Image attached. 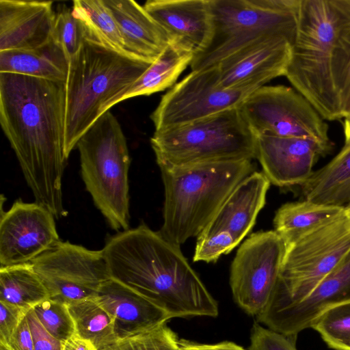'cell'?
Wrapping results in <instances>:
<instances>
[{"mask_svg": "<svg viewBox=\"0 0 350 350\" xmlns=\"http://www.w3.org/2000/svg\"><path fill=\"white\" fill-rule=\"evenodd\" d=\"M65 84L0 72V124L35 202L59 219L63 206Z\"/></svg>", "mask_w": 350, "mask_h": 350, "instance_id": "cell-1", "label": "cell"}, {"mask_svg": "<svg viewBox=\"0 0 350 350\" xmlns=\"http://www.w3.org/2000/svg\"><path fill=\"white\" fill-rule=\"evenodd\" d=\"M111 278L165 311L171 319L217 317L218 304L180 246L145 224L109 237L103 249Z\"/></svg>", "mask_w": 350, "mask_h": 350, "instance_id": "cell-2", "label": "cell"}, {"mask_svg": "<svg viewBox=\"0 0 350 350\" xmlns=\"http://www.w3.org/2000/svg\"><path fill=\"white\" fill-rule=\"evenodd\" d=\"M350 68V0H300L285 77L320 116L342 118Z\"/></svg>", "mask_w": 350, "mask_h": 350, "instance_id": "cell-3", "label": "cell"}, {"mask_svg": "<svg viewBox=\"0 0 350 350\" xmlns=\"http://www.w3.org/2000/svg\"><path fill=\"white\" fill-rule=\"evenodd\" d=\"M152 62L85 40L69 60L65 84V154Z\"/></svg>", "mask_w": 350, "mask_h": 350, "instance_id": "cell-4", "label": "cell"}, {"mask_svg": "<svg viewBox=\"0 0 350 350\" xmlns=\"http://www.w3.org/2000/svg\"><path fill=\"white\" fill-rule=\"evenodd\" d=\"M164 185L159 232L180 246L198 237L234 188L254 172L252 160L160 169Z\"/></svg>", "mask_w": 350, "mask_h": 350, "instance_id": "cell-5", "label": "cell"}, {"mask_svg": "<svg viewBox=\"0 0 350 350\" xmlns=\"http://www.w3.org/2000/svg\"><path fill=\"white\" fill-rule=\"evenodd\" d=\"M81 172L87 191L110 227L129 226V170L126 137L117 118L105 112L80 138Z\"/></svg>", "mask_w": 350, "mask_h": 350, "instance_id": "cell-6", "label": "cell"}, {"mask_svg": "<svg viewBox=\"0 0 350 350\" xmlns=\"http://www.w3.org/2000/svg\"><path fill=\"white\" fill-rule=\"evenodd\" d=\"M257 137L232 109L183 126L154 131L152 148L160 169L256 157Z\"/></svg>", "mask_w": 350, "mask_h": 350, "instance_id": "cell-7", "label": "cell"}, {"mask_svg": "<svg viewBox=\"0 0 350 350\" xmlns=\"http://www.w3.org/2000/svg\"><path fill=\"white\" fill-rule=\"evenodd\" d=\"M300 0H212L213 33L203 52L194 55L191 71L217 66L222 60L262 38L281 36L292 44Z\"/></svg>", "mask_w": 350, "mask_h": 350, "instance_id": "cell-8", "label": "cell"}, {"mask_svg": "<svg viewBox=\"0 0 350 350\" xmlns=\"http://www.w3.org/2000/svg\"><path fill=\"white\" fill-rule=\"evenodd\" d=\"M350 250V228L344 213L286 247L280 275L256 321L306 298Z\"/></svg>", "mask_w": 350, "mask_h": 350, "instance_id": "cell-9", "label": "cell"}, {"mask_svg": "<svg viewBox=\"0 0 350 350\" xmlns=\"http://www.w3.org/2000/svg\"><path fill=\"white\" fill-rule=\"evenodd\" d=\"M239 109L256 137L305 138L317 142L327 154L332 150L327 124L304 96L290 87L259 88Z\"/></svg>", "mask_w": 350, "mask_h": 350, "instance_id": "cell-10", "label": "cell"}, {"mask_svg": "<svg viewBox=\"0 0 350 350\" xmlns=\"http://www.w3.org/2000/svg\"><path fill=\"white\" fill-rule=\"evenodd\" d=\"M255 90L221 88L217 66L191 71L162 96L150 118L156 131L183 126L239 108Z\"/></svg>", "mask_w": 350, "mask_h": 350, "instance_id": "cell-11", "label": "cell"}, {"mask_svg": "<svg viewBox=\"0 0 350 350\" xmlns=\"http://www.w3.org/2000/svg\"><path fill=\"white\" fill-rule=\"evenodd\" d=\"M270 185L263 172H254L234 188L197 237L194 262H216L241 242L265 206Z\"/></svg>", "mask_w": 350, "mask_h": 350, "instance_id": "cell-12", "label": "cell"}, {"mask_svg": "<svg viewBox=\"0 0 350 350\" xmlns=\"http://www.w3.org/2000/svg\"><path fill=\"white\" fill-rule=\"evenodd\" d=\"M46 286L49 299L68 304L94 298L111 278L101 250L60 241L31 261Z\"/></svg>", "mask_w": 350, "mask_h": 350, "instance_id": "cell-13", "label": "cell"}, {"mask_svg": "<svg viewBox=\"0 0 350 350\" xmlns=\"http://www.w3.org/2000/svg\"><path fill=\"white\" fill-rule=\"evenodd\" d=\"M286 251L275 230L252 234L238 249L230 267L233 299L247 314L258 316L278 282Z\"/></svg>", "mask_w": 350, "mask_h": 350, "instance_id": "cell-14", "label": "cell"}, {"mask_svg": "<svg viewBox=\"0 0 350 350\" xmlns=\"http://www.w3.org/2000/svg\"><path fill=\"white\" fill-rule=\"evenodd\" d=\"M55 219L36 202L17 200L8 211H1V267L31 262L59 243Z\"/></svg>", "mask_w": 350, "mask_h": 350, "instance_id": "cell-15", "label": "cell"}, {"mask_svg": "<svg viewBox=\"0 0 350 350\" xmlns=\"http://www.w3.org/2000/svg\"><path fill=\"white\" fill-rule=\"evenodd\" d=\"M291 46L292 42L281 36L266 37L246 46L216 66L219 85L224 89L257 90L284 76Z\"/></svg>", "mask_w": 350, "mask_h": 350, "instance_id": "cell-16", "label": "cell"}, {"mask_svg": "<svg viewBox=\"0 0 350 350\" xmlns=\"http://www.w3.org/2000/svg\"><path fill=\"white\" fill-rule=\"evenodd\" d=\"M327 154L315 142L299 137L257 136L256 157L271 184L302 185L320 156Z\"/></svg>", "mask_w": 350, "mask_h": 350, "instance_id": "cell-17", "label": "cell"}, {"mask_svg": "<svg viewBox=\"0 0 350 350\" xmlns=\"http://www.w3.org/2000/svg\"><path fill=\"white\" fill-rule=\"evenodd\" d=\"M349 301L350 250L306 298L258 323L278 333L297 336L310 328L313 320L323 311Z\"/></svg>", "mask_w": 350, "mask_h": 350, "instance_id": "cell-18", "label": "cell"}, {"mask_svg": "<svg viewBox=\"0 0 350 350\" xmlns=\"http://www.w3.org/2000/svg\"><path fill=\"white\" fill-rule=\"evenodd\" d=\"M143 6L171 40L194 55L209 46L213 33L212 0H148Z\"/></svg>", "mask_w": 350, "mask_h": 350, "instance_id": "cell-19", "label": "cell"}, {"mask_svg": "<svg viewBox=\"0 0 350 350\" xmlns=\"http://www.w3.org/2000/svg\"><path fill=\"white\" fill-rule=\"evenodd\" d=\"M51 1L0 0V51L40 48L52 40Z\"/></svg>", "mask_w": 350, "mask_h": 350, "instance_id": "cell-20", "label": "cell"}, {"mask_svg": "<svg viewBox=\"0 0 350 350\" xmlns=\"http://www.w3.org/2000/svg\"><path fill=\"white\" fill-rule=\"evenodd\" d=\"M95 299L113 317L118 339L151 329L171 319L150 299L111 278L100 286Z\"/></svg>", "mask_w": 350, "mask_h": 350, "instance_id": "cell-21", "label": "cell"}, {"mask_svg": "<svg viewBox=\"0 0 350 350\" xmlns=\"http://www.w3.org/2000/svg\"><path fill=\"white\" fill-rule=\"evenodd\" d=\"M112 14L129 55L153 62L171 41L167 32L133 0H103Z\"/></svg>", "mask_w": 350, "mask_h": 350, "instance_id": "cell-22", "label": "cell"}, {"mask_svg": "<svg viewBox=\"0 0 350 350\" xmlns=\"http://www.w3.org/2000/svg\"><path fill=\"white\" fill-rule=\"evenodd\" d=\"M304 198L314 203L350 206V140L325 166L300 186Z\"/></svg>", "mask_w": 350, "mask_h": 350, "instance_id": "cell-23", "label": "cell"}, {"mask_svg": "<svg viewBox=\"0 0 350 350\" xmlns=\"http://www.w3.org/2000/svg\"><path fill=\"white\" fill-rule=\"evenodd\" d=\"M68 64L63 49L53 40L35 49L0 51V72L65 83Z\"/></svg>", "mask_w": 350, "mask_h": 350, "instance_id": "cell-24", "label": "cell"}, {"mask_svg": "<svg viewBox=\"0 0 350 350\" xmlns=\"http://www.w3.org/2000/svg\"><path fill=\"white\" fill-rule=\"evenodd\" d=\"M345 211L342 206L314 203L308 200L288 202L281 206L273 219L274 230L285 246L336 219Z\"/></svg>", "mask_w": 350, "mask_h": 350, "instance_id": "cell-25", "label": "cell"}, {"mask_svg": "<svg viewBox=\"0 0 350 350\" xmlns=\"http://www.w3.org/2000/svg\"><path fill=\"white\" fill-rule=\"evenodd\" d=\"M194 53L183 44L171 40L160 55L119 99L148 96L172 86L190 65Z\"/></svg>", "mask_w": 350, "mask_h": 350, "instance_id": "cell-26", "label": "cell"}, {"mask_svg": "<svg viewBox=\"0 0 350 350\" xmlns=\"http://www.w3.org/2000/svg\"><path fill=\"white\" fill-rule=\"evenodd\" d=\"M49 299L31 262L0 268V301L29 310Z\"/></svg>", "mask_w": 350, "mask_h": 350, "instance_id": "cell-27", "label": "cell"}, {"mask_svg": "<svg viewBox=\"0 0 350 350\" xmlns=\"http://www.w3.org/2000/svg\"><path fill=\"white\" fill-rule=\"evenodd\" d=\"M67 306L77 334L90 340L97 350H104L118 340L113 317L95 297L72 302Z\"/></svg>", "mask_w": 350, "mask_h": 350, "instance_id": "cell-28", "label": "cell"}, {"mask_svg": "<svg viewBox=\"0 0 350 350\" xmlns=\"http://www.w3.org/2000/svg\"><path fill=\"white\" fill-rule=\"evenodd\" d=\"M72 10L84 27L85 40L127 53L118 25L103 0H75Z\"/></svg>", "mask_w": 350, "mask_h": 350, "instance_id": "cell-29", "label": "cell"}, {"mask_svg": "<svg viewBox=\"0 0 350 350\" xmlns=\"http://www.w3.org/2000/svg\"><path fill=\"white\" fill-rule=\"evenodd\" d=\"M310 328L319 334L329 349L350 350V301L323 311Z\"/></svg>", "mask_w": 350, "mask_h": 350, "instance_id": "cell-30", "label": "cell"}, {"mask_svg": "<svg viewBox=\"0 0 350 350\" xmlns=\"http://www.w3.org/2000/svg\"><path fill=\"white\" fill-rule=\"evenodd\" d=\"M104 350H181L176 334L163 323L151 329L118 339Z\"/></svg>", "mask_w": 350, "mask_h": 350, "instance_id": "cell-31", "label": "cell"}, {"mask_svg": "<svg viewBox=\"0 0 350 350\" xmlns=\"http://www.w3.org/2000/svg\"><path fill=\"white\" fill-rule=\"evenodd\" d=\"M52 40L61 46L68 60L85 40L84 27L72 8L62 7L55 14Z\"/></svg>", "mask_w": 350, "mask_h": 350, "instance_id": "cell-32", "label": "cell"}, {"mask_svg": "<svg viewBox=\"0 0 350 350\" xmlns=\"http://www.w3.org/2000/svg\"><path fill=\"white\" fill-rule=\"evenodd\" d=\"M33 309L44 328L61 342L77 333L66 304L48 299Z\"/></svg>", "mask_w": 350, "mask_h": 350, "instance_id": "cell-33", "label": "cell"}, {"mask_svg": "<svg viewBox=\"0 0 350 350\" xmlns=\"http://www.w3.org/2000/svg\"><path fill=\"white\" fill-rule=\"evenodd\" d=\"M297 336L278 333L255 321L251 329L247 350H297Z\"/></svg>", "mask_w": 350, "mask_h": 350, "instance_id": "cell-34", "label": "cell"}, {"mask_svg": "<svg viewBox=\"0 0 350 350\" xmlns=\"http://www.w3.org/2000/svg\"><path fill=\"white\" fill-rule=\"evenodd\" d=\"M29 310L0 301V340L8 342Z\"/></svg>", "mask_w": 350, "mask_h": 350, "instance_id": "cell-35", "label": "cell"}, {"mask_svg": "<svg viewBox=\"0 0 350 350\" xmlns=\"http://www.w3.org/2000/svg\"><path fill=\"white\" fill-rule=\"evenodd\" d=\"M27 319L33 338L34 350L62 349V342L44 328L33 308L28 311Z\"/></svg>", "mask_w": 350, "mask_h": 350, "instance_id": "cell-36", "label": "cell"}, {"mask_svg": "<svg viewBox=\"0 0 350 350\" xmlns=\"http://www.w3.org/2000/svg\"><path fill=\"white\" fill-rule=\"evenodd\" d=\"M14 350H34V345L27 315L7 342Z\"/></svg>", "mask_w": 350, "mask_h": 350, "instance_id": "cell-37", "label": "cell"}, {"mask_svg": "<svg viewBox=\"0 0 350 350\" xmlns=\"http://www.w3.org/2000/svg\"><path fill=\"white\" fill-rule=\"evenodd\" d=\"M181 350H245L233 342L224 341L216 344H200L180 340Z\"/></svg>", "mask_w": 350, "mask_h": 350, "instance_id": "cell-38", "label": "cell"}, {"mask_svg": "<svg viewBox=\"0 0 350 350\" xmlns=\"http://www.w3.org/2000/svg\"><path fill=\"white\" fill-rule=\"evenodd\" d=\"M61 350H97L90 341L81 337L77 333L62 342Z\"/></svg>", "mask_w": 350, "mask_h": 350, "instance_id": "cell-39", "label": "cell"}, {"mask_svg": "<svg viewBox=\"0 0 350 350\" xmlns=\"http://www.w3.org/2000/svg\"><path fill=\"white\" fill-rule=\"evenodd\" d=\"M342 118H350V75L347 77L342 90L340 102Z\"/></svg>", "mask_w": 350, "mask_h": 350, "instance_id": "cell-40", "label": "cell"}, {"mask_svg": "<svg viewBox=\"0 0 350 350\" xmlns=\"http://www.w3.org/2000/svg\"><path fill=\"white\" fill-rule=\"evenodd\" d=\"M343 129L345 135V142L350 140V118H345L343 122Z\"/></svg>", "mask_w": 350, "mask_h": 350, "instance_id": "cell-41", "label": "cell"}, {"mask_svg": "<svg viewBox=\"0 0 350 350\" xmlns=\"http://www.w3.org/2000/svg\"><path fill=\"white\" fill-rule=\"evenodd\" d=\"M0 350H14L7 342L0 340Z\"/></svg>", "mask_w": 350, "mask_h": 350, "instance_id": "cell-42", "label": "cell"}, {"mask_svg": "<svg viewBox=\"0 0 350 350\" xmlns=\"http://www.w3.org/2000/svg\"><path fill=\"white\" fill-rule=\"evenodd\" d=\"M345 215L350 228V206L345 208Z\"/></svg>", "mask_w": 350, "mask_h": 350, "instance_id": "cell-43", "label": "cell"}, {"mask_svg": "<svg viewBox=\"0 0 350 350\" xmlns=\"http://www.w3.org/2000/svg\"><path fill=\"white\" fill-rule=\"evenodd\" d=\"M350 75V68H349V72H348V75H347V77Z\"/></svg>", "mask_w": 350, "mask_h": 350, "instance_id": "cell-44", "label": "cell"}]
</instances>
